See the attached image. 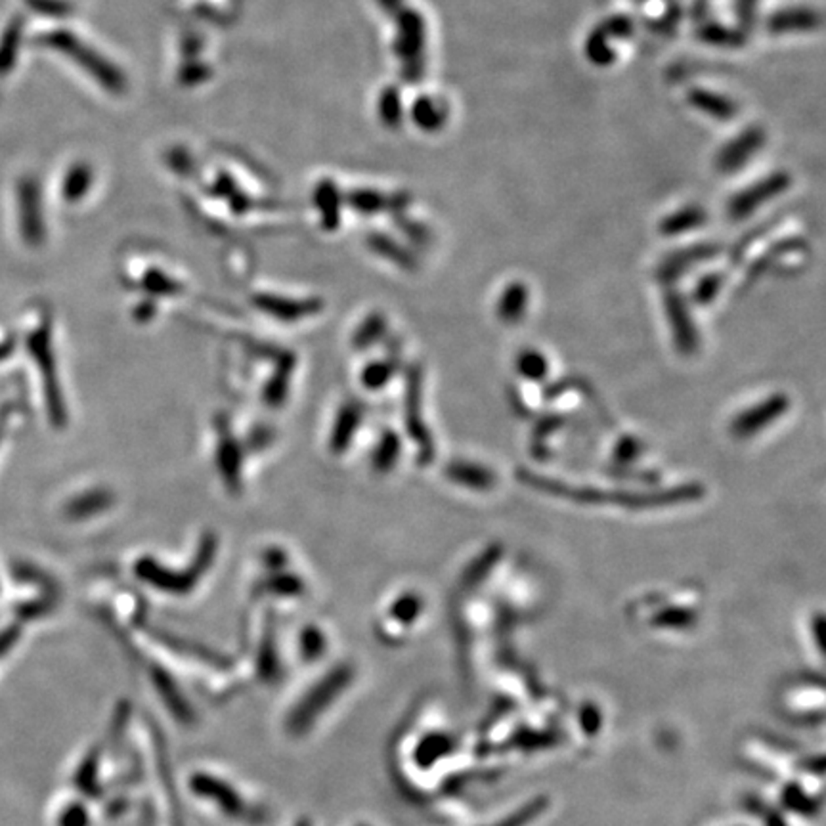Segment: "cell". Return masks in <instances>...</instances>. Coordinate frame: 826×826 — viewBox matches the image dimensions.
<instances>
[{
    "label": "cell",
    "instance_id": "obj_4",
    "mask_svg": "<svg viewBox=\"0 0 826 826\" xmlns=\"http://www.w3.org/2000/svg\"><path fill=\"white\" fill-rule=\"evenodd\" d=\"M406 423L409 436L419 446L421 461H431L435 455V444L429 429H426L421 417V375L419 369H411L408 375V392H406Z\"/></svg>",
    "mask_w": 826,
    "mask_h": 826
},
{
    "label": "cell",
    "instance_id": "obj_5",
    "mask_svg": "<svg viewBox=\"0 0 826 826\" xmlns=\"http://www.w3.org/2000/svg\"><path fill=\"white\" fill-rule=\"evenodd\" d=\"M788 184H790V178L780 173V175H773L767 180L758 182L756 186L744 190L743 194H738L729 203L731 220L748 219L753 211L761 207L765 202H769V199L785 192L788 188Z\"/></svg>",
    "mask_w": 826,
    "mask_h": 826
},
{
    "label": "cell",
    "instance_id": "obj_1",
    "mask_svg": "<svg viewBox=\"0 0 826 826\" xmlns=\"http://www.w3.org/2000/svg\"><path fill=\"white\" fill-rule=\"evenodd\" d=\"M519 482L524 486L532 488L534 492L546 494L557 500L576 502L583 505H618L632 511H647V509H664L674 507L689 502H699L704 497L706 488L699 482H687L679 484L674 488L664 490H647V492H635V490H605V488H593V486H576V484H568L557 478H549L539 473H532L529 469H519L517 471Z\"/></svg>",
    "mask_w": 826,
    "mask_h": 826
},
{
    "label": "cell",
    "instance_id": "obj_14",
    "mask_svg": "<svg viewBox=\"0 0 826 826\" xmlns=\"http://www.w3.org/2000/svg\"><path fill=\"white\" fill-rule=\"evenodd\" d=\"M723 283H725V276L718 274V272H711V274L701 278L699 281H696L694 291H693L694 303L701 305V306H708L710 303H714L716 297L723 289Z\"/></svg>",
    "mask_w": 826,
    "mask_h": 826
},
{
    "label": "cell",
    "instance_id": "obj_3",
    "mask_svg": "<svg viewBox=\"0 0 826 826\" xmlns=\"http://www.w3.org/2000/svg\"><path fill=\"white\" fill-rule=\"evenodd\" d=\"M664 312L677 352L683 356H693L701 345L699 330H696L691 310L679 291L667 289L664 293Z\"/></svg>",
    "mask_w": 826,
    "mask_h": 826
},
{
    "label": "cell",
    "instance_id": "obj_9",
    "mask_svg": "<svg viewBox=\"0 0 826 826\" xmlns=\"http://www.w3.org/2000/svg\"><path fill=\"white\" fill-rule=\"evenodd\" d=\"M760 144H761V134L758 131H748L743 136H738L736 142H733V144H729L723 150L721 158H719L721 168L736 170V167L743 165L750 158L752 151L756 150Z\"/></svg>",
    "mask_w": 826,
    "mask_h": 826
},
{
    "label": "cell",
    "instance_id": "obj_8",
    "mask_svg": "<svg viewBox=\"0 0 826 826\" xmlns=\"http://www.w3.org/2000/svg\"><path fill=\"white\" fill-rule=\"evenodd\" d=\"M529 288L522 281H512L497 301V318L507 325H517L529 310Z\"/></svg>",
    "mask_w": 826,
    "mask_h": 826
},
{
    "label": "cell",
    "instance_id": "obj_18",
    "mask_svg": "<svg viewBox=\"0 0 826 826\" xmlns=\"http://www.w3.org/2000/svg\"><path fill=\"white\" fill-rule=\"evenodd\" d=\"M641 450H643V448H641V443L637 438L624 436V438L618 440V444L615 448V460L620 465H630L639 458Z\"/></svg>",
    "mask_w": 826,
    "mask_h": 826
},
{
    "label": "cell",
    "instance_id": "obj_11",
    "mask_svg": "<svg viewBox=\"0 0 826 826\" xmlns=\"http://www.w3.org/2000/svg\"><path fill=\"white\" fill-rule=\"evenodd\" d=\"M515 367H517V374L522 379L532 381V383H539V381H544L547 377L549 362L539 350L526 348V350L519 352L517 360H515Z\"/></svg>",
    "mask_w": 826,
    "mask_h": 826
},
{
    "label": "cell",
    "instance_id": "obj_12",
    "mask_svg": "<svg viewBox=\"0 0 826 826\" xmlns=\"http://www.w3.org/2000/svg\"><path fill=\"white\" fill-rule=\"evenodd\" d=\"M691 102L699 109L710 113V116H714V117H719V119H729L735 113L733 104L727 102V99L721 96L702 92V90H694V94H691Z\"/></svg>",
    "mask_w": 826,
    "mask_h": 826
},
{
    "label": "cell",
    "instance_id": "obj_15",
    "mask_svg": "<svg viewBox=\"0 0 826 826\" xmlns=\"http://www.w3.org/2000/svg\"><path fill=\"white\" fill-rule=\"evenodd\" d=\"M813 22H815V16H813V12H785V13H777V16L773 18L771 22V27L775 31H782V30H794V25L796 27H804V30H809V27H813Z\"/></svg>",
    "mask_w": 826,
    "mask_h": 826
},
{
    "label": "cell",
    "instance_id": "obj_6",
    "mask_svg": "<svg viewBox=\"0 0 826 826\" xmlns=\"http://www.w3.org/2000/svg\"><path fill=\"white\" fill-rule=\"evenodd\" d=\"M719 253V247L714 244H699L689 249H679L675 253H669L666 259L657 268V278L664 283H672L679 280L683 274H687L689 270L696 268L702 262L714 259Z\"/></svg>",
    "mask_w": 826,
    "mask_h": 826
},
{
    "label": "cell",
    "instance_id": "obj_19",
    "mask_svg": "<svg viewBox=\"0 0 826 826\" xmlns=\"http://www.w3.org/2000/svg\"><path fill=\"white\" fill-rule=\"evenodd\" d=\"M389 377H391V367L387 364H375L366 374V384L377 389V387H383V384L389 381Z\"/></svg>",
    "mask_w": 826,
    "mask_h": 826
},
{
    "label": "cell",
    "instance_id": "obj_13",
    "mask_svg": "<svg viewBox=\"0 0 826 826\" xmlns=\"http://www.w3.org/2000/svg\"><path fill=\"white\" fill-rule=\"evenodd\" d=\"M800 247H802L800 241H797V239H788V241H782L780 245H777V247H773V249H769L767 254L760 256V259H758L756 262H753V266L748 270V283L756 281V280L765 272V270H767L769 266H771L777 259H780V256H785V254L790 253V251H797Z\"/></svg>",
    "mask_w": 826,
    "mask_h": 826
},
{
    "label": "cell",
    "instance_id": "obj_2",
    "mask_svg": "<svg viewBox=\"0 0 826 826\" xmlns=\"http://www.w3.org/2000/svg\"><path fill=\"white\" fill-rule=\"evenodd\" d=\"M790 408V398L787 394H773L767 400L758 402L756 406L746 408L731 421L729 431L735 438L746 440L763 433L769 425L780 419Z\"/></svg>",
    "mask_w": 826,
    "mask_h": 826
},
{
    "label": "cell",
    "instance_id": "obj_10",
    "mask_svg": "<svg viewBox=\"0 0 826 826\" xmlns=\"http://www.w3.org/2000/svg\"><path fill=\"white\" fill-rule=\"evenodd\" d=\"M704 222H706V212L702 209L685 207V209L674 212V215L666 217L660 222V232L664 236H681V234H687L694 230V228H699Z\"/></svg>",
    "mask_w": 826,
    "mask_h": 826
},
{
    "label": "cell",
    "instance_id": "obj_7",
    "mask_svg": "<svg viewBox=\"0 0 826 826\" xmlns=\"http://www.w3.org/2000/svg\"><path fill=\"white\" fill-rule=\"evenodd\" d=\"M446 477L460 484V486L471 488L477 492H488L495 486V475L488 467L473 461H452L446 469Z\"/></svg>",
    "mask_w": 826,
    "mask_h": 826
},
{
    "label": "cell",
    "instance_id": "obj_16",
    "mask_svg": "<svg viewBox=\"0 0 826 826\" xmlns=\"http://www.w3.org/2000/svg\"><path fill=\"white\" fill-rule=\"evenodd\" d=\"M564 419L561 416H555V413H549V416H544L541 417L538 423H536V429H534V446H544L546 440L557 433L561 426H563Z\"/></svg>",
    "mask_w": 826,
    "mask_h": 826
},
{
    "label": "cell",
    "instance_id": "obj_17",
    "mask_svg": "<svg viewBox=\"0 0 826 826\" xmlns=\"http://www.w3.org/2000/svg\"><path fill=\"white\" fill-rule=\"evenodd\" d=\"M398 453H400V440H398L392 433H389L383 438L375 461L381 469H391L398 458Z\"/></svg>",
    "mask_w": 826,
    "mask_h": 826
}]
</instances>
